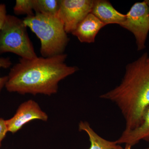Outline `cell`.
I'll list each match as a JSON object with an SVG mask.
<instances>
[{
	"label": "cell",
	"mask_w": 149,
	"mask_h": 149,
	"mask_svg": "<svg viewBox=\"0 0 149 149\" xmlns=\"http://www.w3.org/2000/svg\"><path fill=\"white\" fill-rule=\"evenodd\" d=\"M91 13L105 25L110 24L120 25L126 18L125 15L116 10L109 1L106 0L94 1Z\"/></svg>",
	"instance_id": "obj_9"
},
{
	"label": "cell",
	"mask_w": 149,
	"mask_h": 149,
	"mask_svg": "<svg viewBox=\"0 0 149 149\" xmlns=\"http://www.w3.org/2000/svg\"><path fill=\"white\" fill-rule=\"evenodd\" d=\"M12 65V61L10 58L0 57V68L7 69L10 67ZM8 77L7 76L3 77L0 76V94L4 87H5L6 83L7 82Z\"/></svg>",
	"instance_id": "obj_14"
},
{
	"label": "cell",
	"mask_w": 149,
	"mask_h": 149,
	"mask_svg": "<svg viewBox=\"0 0 149 149\" xmlns=\"http://www.w3.org/2000/svg\"><path fill=\"white\" fill-rule=\"evenodd\" d=\"M67 55L50 57L20 58L10 68L5 88L10 93L51 95L57 92L58 83L78 70L65 63Z\"/></svg>",
	"instance_id": "obj_1"
},
{
	"label": "cell",
	"mask_w": 149,
	"mask_h": 149,
	"mask_svg": "<svg viewBox=\"0 0 149 149\" xmlns=\"http://www.w3.org/2000/svg\"><path fill=\"white\" fill-rule=\"evenodd\" d=\"M61 0H33L34 10L35 13L47 15H57Z\"/></svg>",
	"instance_id": "obj_12"
},
{
	"label": "cell",
	"mask_w": 149,
	"mask_h": 149,
	"mask_svg": "<svg viewBox=\"0 0 149 149\" xmlns=\"http://www.w3.org/2000/svg\"><path fill=\"white\" fill-rule=\"evenodd\" d=\"M8 132L6 120L0 118V147L1 146L2 142L5 138Z\"/></svg>",
	"instance_id": "obj_16"
},
{
	"label": "cell",
	"mask_w": 149,
	"mask_h": 149,
	"mask_svg": "<svg viewBox=\"0 0 149 149\" xmlns=\"http://www.w3.org/2000/svg\"><path fill=\"white\" fill-rule=\"evenodd\" d=\"M145 149H149V148H148Z\"/></svg>",
	"instance_id": "obj_20"
},
{
	"label": "cell",
	"mask_w": 149,
	"mask_h": 149,
	"mask_svg": "<svg viewBox=\"0 0 149 149\" xmlns=\"http://www.w3.org/2000/svg\"><path fill=\"white\" fill-rule=\"evenodd\" d=\"M148 62L149 63V57H148Z\"/></svg>",
	"instance_id": "obj_19"
},
{
	"label": "cell",
	"mask_w": 149,
	"mask_h": 149,
	"mask_svg": "<svg viewBox=\"0 0 149 149\" xmlns=\"http://www.w3.org/2000/svg\"><path fill=\"white\" fill-rule=\"evenodd\" d=\"M7 15L6 6L5 4H0V30L3 26Z\"/></svg>",
	"instance_id": "obj_15"
},
{
	"label": "cell",
	"mask_w": 149,
	"mask_h": 149,
	"mask_svg": "<svg viewBox=\"0 0 149 149\" xmlns=\"http://www.w3.org/2000/svg\"><path fill=\"white\" fill-rule=\"evenodd\" d=\"M13 9L16 15H27V17L35 14L33 12V0H16Z\"/></svg>",
	"instance_id": "obj_13"
},
{
	"label": "cell",
	"mask_w": 149,
	"mask_h": 149,
	"mask_svg": "<svg viewBox=\"0 0 149 149\" xmlns=\"http://www.w3.org/2000/svg\"><path fill=\"white\" fill-rule=\"evenodd\" d=\"M79 130L86 132L89 136L91 144L89 149H124L116 141H107L99 136L87 121H80Z\"/></svg>",
	"instance_id": "obj_11"
},
{
	"label": "cell",
	"mask_w": 149,
	"mask_h": 149,
	"mask_svg": "<svg viewBox=\"0 0 149 149\" xmlns=\"http://www.w3.org/2000/svg\"><path fill=\"white\" fill-rule=\"evenodd\" d=\"M27 28L23 19L8 15L0 30V55L11 53L22 58L32 59L37 57Z\"/></svg>",
	"instance_id": "obj_4"
},
{
	"label": "cell",
	"mask_w": 149,
	"mask_h": 149,
	"mask_svg": "<svg viewBox=\"0 0 149 149\" xmlns=\"http://www.w3.org/2000/svg\"><path fill=\"white\" fill-rule=\"evenodd\" d=\"M147 53L126 66L120 85L100 96L118 107L125 122L124 130L139 127L149 106V63Z\"/></svg>",
	"instance_id": "obj_2"
},
{
	"label": "cell",
	"mask_w": 149,
	"mask_h": 149,
	"mask_svg": "<svg viewBox=\"0 0 149 149\" xmlns=\"http://www.w3.org/2000/svg\"><path fill=\"white\" fill-rule=\"evenodd\" d=\"M23 21L40 40L42 57H50L64 54L69 40L57 15L35 13L26 17Z\"/></svg>",
	"instance_id": "obj_3"
},
{
	"label": "cell",
	"mask_w": 149,
	"mask_h": 149,
	"mask_svg": "<svg viewBox=\"0 0 149 149\" xmlns=\"http://www.w3.org/2000/svg\"><path fill=\"white\" fill-rule=\"evenodd\" d=\"M145 1H146V2L147 3V5H148L149 10V0H146Z\"/></svg>",
	"instance_id": "obj_18"
},
{
	"label": "cell",
	"mask_w": 149,
	"mask_h": 149,
	"mask_svg": "<svg viewBox=\"0 0 149 149\" xmlns=\"http://www.w3.org/2000/svg\"><path fill=\"white\" fill-rule=\"evenodd\" d=\"M131 146L128 144H125V148L124 149H131Z\"/></svg>",
	"instance_id": "obj_17"
},
{
	"label": "cell",
	"mask_w": 149,
	"mask_h": 149,
	"mask_svg": "<svg viewBox=\"0 0 149 149\" xmlns=\"http://www.w3.org/2000/svg\"><path fill=\"white\" fill-rule=\"evenodd\" d=\"M93 0H61L57 15L67 33H72L78 24L91 13Z\"/></svg>",
	"instance_id": "obj_6"
},
{
	"label": "cell",
	"mask_w": 149,
	"mask_h": 149,
	"mask_svg": "<svg viewBox=\"0 0 149 149\" xmlns=\"http://www.w3.org/2000/svg\"><path fill=\"white\" fill-rule=\"evenodd\" d=\"M141 140L149 142V106L145 111L141 125L133 130H124L116 142L118 144H128L132 146Z\"/></svg>",
	"instance_id": "obj_10"
},
{
	"label": "cell",
	"mask_w": 149,
	"mask_h": 149,
	"mask_svg": "<svg viewBox=\"0 0 149 149\" xmlns=\"http://www.w3.org/2000/svg\"><path fill=\"white\" fill-rule=\"evenodd\" d=\"M105 26L95 16L90 13L78 24L72 32L82 43L94 42L100 30Z\"/></svg>",
	"instance_id": "obj_8"
},
{
	"label": "cell",
	"mask_w": 149,
	"mask_h": 149,
	"mask_svg": "<svg viewBox=\"0 0 149 149\" xmlns=\"http://www.w3.org/2000/svg\"><path fill=\"white\" fill-rule=\"evenodd\" d=\"M47 115L43 111L38 104L32 100H29L22 104L16 113L10 119L6 120L8 132L16 133L23 125L35 119L47 121Z\"/></svg>",
	"instance_id": "obj_7"
},
{
	"label": "cell",
	"mask_w": 149,
	"mask_h": 149,
	"mask_svg": "<svg viewBox=\"0 0 149 149\" xmlns=\"http://www.w3.org/2000/svg\"><path fill=\"white\" fill-rule=\"evenodd\" d=\"M125 15V21L120 25L133 33L137 49L143 50L149 32V10L146 1L135 3Z\"/></svg>",
	"instance_id": "obj_5"
}]
</instances>
